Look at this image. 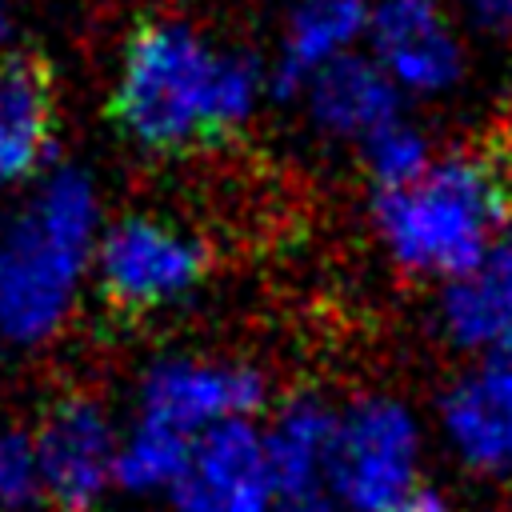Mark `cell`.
I'll use <instances>...</instances> for the list:
<instances>
[{"label": "cell", "mask_w": 512, "mask_h": 512, "mask_svg": "<svg viewBox=\"0 0 512 512\" xmlns=\"http://www.w3.org/2000/svg\"><path fill=\"white\" fill-rule=\"evenodd\" d=\"M260 96V72L208 44L200 32L176 20L144 24L120 68L116 116L156 152L208 144L248 120Z\"/></svg>", "instance_id": "cell-1"}, {"label": "cell", "mask_w": 512, "mask_h": 512, "mask_svg": "<svg viewBox=\"0 0 512 512\" xmlns=\"http://www.w3.org/2000/svg\"><path fill=\"white\" fill-rule=\"evenodd\" d=\"M96 196L80 172H56L0 224V336L36 344L60 328L96 260Z\"/></svg>", "instance_id": "cell-2"}, {"label": "cell", "mask_w": 512, "mask_h": 512, "mask_svg": "<svg viewBox=\"0 0 512 512\" xmlns=\"http://www.w3.org/2000/svg\"><path fill=\"white\" fill-rule=\"evenodd\" d=\"M512 192L500 164L480 156L432 160L416 180L384 188L376 224L392 260L408 272L460 280L504 236Z\"/></svg>", "instance_id": "cell-3"}, {"label": "cell", "mask_w": 512, "mask_h": 512, "mask_svg": "<svg viewBox=\"0 0 512 512\" xmlns=\"http://www.w3.org/2000/svg\"><path fill=\"white\" fill-rule=\"evenodd\" d=\"M420 432L396 400H360L336 416L324 484L352 512H384L416 484Z\"/></svg>", "instance_id": "cell-4"}, {"label": "cell", "mask_w": 512, "mask_h": 512, "mask_svg": "<svg viewBox=\"0 0 512 512\" xmlns=\"http://www.w3.org/2000/svg\"><path fill=\"white\" fill-rule=\"evenodd\" d=\"M96 276L112 304L148 312L176 304L204 276V248L160 220H120L96 244Z\"/></svg>", "instance_id": "cell-5"}, {"label": "cell", "mask_w": 512, "mask_h": 512, "mask_svg": "<svg viewBox=\"0 0 512 512\" xmlns=\"http://www.w3.org/2000/svg\"><path fill=\"white\" fill-rule=\"evenodd\" d=\"M264 400V384L252 368L212 360H168L148 372L140 396V420L168 428L184 440H200L220 424L248 420Z\"/></svg>", "instance_id": "cell-6"}, {"label": "cell", "mask_w": 512, "mask_h": 512, "mask_svg": "<svg viewBox=\"0 0 512 512\" xmlns=\"http://www.w3.org/2000/svg\"><path fill=\"white\" fill-rule=\"evenodd\" d=\"M168 496L172 512H272L280 492L264 456V436L248 420L204 432Z\"/></svg>", "instance_id": "cell-7"}, {"label": "cell", "mask_w": 512, "mask_h": 512, "mask_svg": "<svg viewBox=\"0 0 512 512\" xmlns=\"http://www.w3.org/2000/svg\"><path fill=\"white\" fill-rule=\"evenodd\" d=\"M32 444L40 464V492L64 512H88L116 480L120 440L92 400L56 404Z\"/></svg>", "instance_id": "cell-8"}, {"label": "cell", "mask_w": 512, "mask_h": 512, "mask_svg": "<svg viewBox=\"0 0 512 512\" xmlns=\"http://www.w3.org/2000/svg\"><path fill=\"white\" fill-rule=\"evenodd\" d=\"M376 68L412 92H440L460 76V44L436 0H380L368 12Z\"/></svg>", "instance_id": "cell-9"}, {"label": "cell", "mask_w": 512, "mask_h": 512, "mask_svg": "<svg viewBox=\"0 0 512 512\" xmlns=\"http://www.w3.org/2000/svg\"><path fill=\"white\" fill-rule=\"evenodd\" d=\"M444 432L468 464L512 472V352H492L448 392Z\"/></svg>", "instance_id": "cell-10"}, {"label": "cell", "mask_w": 512, "mask_h": 512, "mask_svg": "<svg viewBox=\"0 0 512 512\" xmlns=\"http://www.w3.org/2000/svg\"><path fill=\"white\" fill-rule=\"evenodd\" d=\"M444 324L468 348L512 352V232L444 292Z\"/></svg>", "instance_id": "cell-11"}, {"label": "cell", "mask_w": 512, "mask_h": 512, "mask_svg": "<svg viewBox=\"0 0 512 512\" xmlns=\"http://www.w3.org/2000/svg\"><path fill=\"white\" fill-rule=\"evenodd\" d=\"M52 152V88L36 60L0 64V180L32 176Z\"/></svg>", "instance_id": "cell-12"}, {"label": "cell", "mask_w": 512, "mask_h": 512, "mask_svg": "<svg viewBox=\"0 0 512 512\" xmlns=\"http://www.w3.org/2000/svg\"><path fill=\"white\" fill-rule=\"evenodd\" d=\"M308 96H312V116L320 128H328L332 136L360 140V144L400 120L396 84L372 60H356V56L336 60L308 84Z\"/></svg>", "instance_id": "cell-13"}, {"label": "cell", "mask_w": 512, "mask_h": 512, "mask_svg": "<svg viewBox=\"0 0 512 512\" xmlns=\"http://www.w3.org/2000/svg\"><path fill=\"white\" fill-rule=\"evenodd\" d=\"M360 32H368L364 0H300L288 16L280 44V88L312 84L324 68L348 56Z\"/></svg>", "instance_id": "cell-14"}, {"label": "cell", "mask_w": 512, "mask_h": 512, "mask_svg": "<svg viewBox=\"0 0 512 512\" xmlns=\"http://www.w3.org/2000/svg\"><path fill=\"white\" fill-rule=\"evenodd\" d=\"M332 432L336 416L316 400H296L276 416V424L264 432V456L280 496L312 500V488L328 472Z\"/></svg>", "instance_id": "cell-15"}, {"label": "cell", "mask_w": 512, "mask_h": 512, "mask_svg": "<svg viewBox=\"0 0 512 512\" xmlns=\"http://www.w3.org/2000/svg\"><path fill=\"white\" fill-rule=\"evenodd\" d=\"M188 456H192V440L168 428H156L148 420H136V428L120 440L116 480L128 492H172Z\"/></svg>", "instance_id": "cell-16"}, {"label": "cell", "mask_w": 512, "mask_h": 512, "mask_svg": "<svg viewBox=\"0 0 512 512\" xmlns=\"http://www.w3.org/2000/svg\"><path fill=\"white\" fill-rule=\"evenodd\" d=\"M364 160H368L372 176L380 180V192L416 180V176L432 164L424 136H420L412 124H404V120H396V124L380 128L376 136H368V140H364Z\"/></svg>", "instance_id": "cell-17"}, {"label": "cell", "mask_w": 512, "mask_h": 512, "mask_svg": "<svg viewBox=\"0 0 512 512\" xmlns=\"http://www.w3.org/2000/svg\"><path fill=\"white\" fill-rule=\"evenodd\" d=\"M40 496L36 444L24 432H0V508H28Z\"/></svg>", "instance_id": "cell-18"}, {"label": "cell", "mask_w": 512, "mask_h": 512, "mask_svg": "<svg viewBox=\"0 0 512 512\" xmlns=\"http://www.w3.org/2000/svg\"><path fill=\"white\" fill-rule=\"evenodd\" d=\"M484 28H512V0H464Z\"/></svg>", "instance_id": "cell-19"}, {"label": "cell", "mask_w": 512, "mask_h": 512, "mask_svg": "<svg viewBox=\"0 0 512 512\" xmlns=\"http://www.w3.org/2000/svg\"><path fill=\"white\" fill-rule=\"evenodd\" d=\"M384 512H448L444 508V500L436 496V492H424V488H412L408 496H400L392 508H384Z\"/></svg>", "instance_id": "cell-20"}, {"label": "cell", "mask_w": 512, "mask_h": 512, "mask_svg": "<svg viewBox=\"0 0 512 512\" xmlns=\"http://www.w3.org/2000/svg\"><path fill=\"white\" fill-rule=\"evenodd\" d=\"M504 152H508V164H512V108L504 116Z\"/></svg>", "instance_id": "cell-21"}, {"label": "cell", "mask_w": 512, "mask_h": 512, "mask_svg": "<svg viewBox=\"0 0 512 512\" xmlns=\"http://www.w3.org/2000/svg\"><path fill=\"white\" fill-rule=\"evenodd\" d=\"M292 512H328L324 504H316V500H296L292 504Z\"/></svg>", "instance_id": "cell-22"}, {"label": "cell", "mask_w": 512, "mask_h": 512, "mask_svg": "<svg viewBox=\"0 0 512 512\" xmlns=\"http://www.w3.org/2000/svg\"><path fill=\"white\" fill-rule=\"evenodd\" d=\"M4 36H8V12H4V4H0V44H4Z\"/></svg>", "instance_id": "cell-23"}]
</instances>
